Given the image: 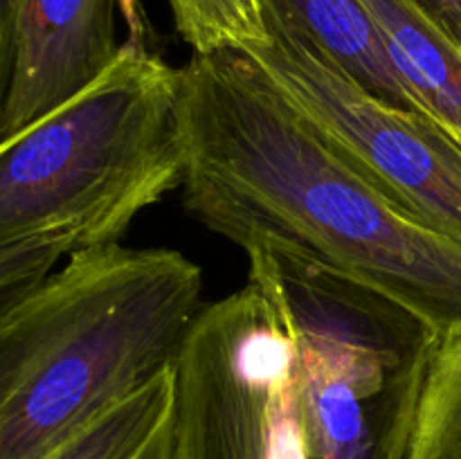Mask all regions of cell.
<instances>
[{"instance_id": "1", "label": "cell", "mask_w": 461, "mask_h": 459, "mask_svg": "<svg viewBox=\"0 0 461 459\" xmlns=\"http://www.w3.org/2000/svg\"><path fill=\"white\" fill-rule=\"evenodd\" d=\"M183 205L237 243L372 288L435 333L461 328V243L333 151L237 50L180 68Z\"/></svg>"}, {"instance_id": "2", "label": "cell", "mask_w": 461, "mask_h": 459, "mask_svg": "<svg viewBox=\"0 0 461 459\" xmlns=\"http://www.w3.org/2000/svg\"><path fill=\"white\" fill-rule=\"evenodd\" d=\"M201 297L178 250L72 252L0 320V459H43L169 369Z\"/></svg>"}, {"instance_id": "3", "label": "cell", "mask_w": 461, "mask_h": 459, "mask_svg": "<svg viewBox=\"0 0 461 459\" xmlns=\"http://www.w3.org/2000/svg\"><path fill=\"white\" fill-rule=\"evenodd\" d=\"M180 68L129 32L95 84L0 144V243L75 230L115 246L144 210L183 184Z\"/></svg>"}, {"instance_id": "4", "label": "cell", "mask_w": 461, "mask_h": 459, "mask_svg": "<svg viewBox=\"0 0 461 459\" xmlns=\"http://www.w3.org/2000/svg\"><path fill=\"white\" fill-rule=\"evenodd\" d=\"M295 345L311 459H392L414 372L435 331L390 297L309 261L248 250Z\"/></svg>"}, {"instance_id": "5", "label": "cell", "mask_w": 461, "mask_h": 459, "mask_svg": "<svg viewBox=\"0 0 461 459\" xmlns=\"http://www.w3.org/2000/svg\"><path fill=\"white\" fill-rule=\"evenodd\" d=\"M171 374L176 459H311L295 345L255 282L198 310Z\"/></svg>"}, {"instance_id": "6", "label": "cell", "mask_w": 461, "mask_h": 459, "mask_svg": "<svg viewBox=\"0 0 461 459\" xmlns=\"http://www.w3.org/2000/svg\"><path fill=\"white\" fill-rule=\"evenodd\" d=\"M264 18L270 39L237 52L401 210L461 243V147L426 117L360 88L286 16L264 7Z\"/></svg>"}, {"instance_id": "7", "label": "cell", "mask_w": 461, "mask_h": 459, "mask_svg": "<svg viewBox=\"0 0 461 459\" xmlns=\"http://www.w3.org/2000/svg\"><path fill=\"white\" fill-rule=\"evenodd\" d=\"M117 14L129 32H147L140 0H16L3 142L70 102L113 66L122 48Z\"/></svg>"}, {"instance_id": "8", "label": "cell", "mask_w": 461, "mask_h": 459, "mask_svg": "<svg viewBox=\"0 0 461 459\" xmlns=\"http://www.w3.org/2000/svg\"><path fill=\"white\" fill-rule=\"evenodd\" d=\"M417 111L461 147V50L412 0H363Z\"/></svg>"}, {"instance_id": "9", "label": "cell", "mask_w": 461, "mask_h": 459, "mask_svg": "<svg viewBox=\"0 0 461 459\" xmlns=\"http://www.w3.org/2000/svg\"><path fill=\"white\" fill-rule=\"evenodd\" d=\"M261 4L300 27L360 88L390 106L421 115L392 68L363 0H261Z\"/></svg>"}, {"instance_id": "10", "label": "cell", "mask_w": 461, "mask_h": 459, "mask_svg": "<svg viewBox=\"0 0 461 459\" xmlns=\"http://www.w3.org/2000/svg\"><path fill=\"white\" fill-rule=\"evenodd\" d=\"M394 459H461V328L428 340Z\"/></svg>"}, {"instance_id": "11", "label": "cell", "mask_w": 461, "mask_h": 459, "mask_svg": "<svg viewBox=\"0 0 461 459\" xmlns=\"http://www.w3.org/2000/svg\"><path fill=\"white\" fill-rule=\"evenodd\" d=\"M171 367L113 405L43 459H176Z\"/></svg>"}, {"instance_id": "12", "label": "cell", "mask_w": 461, "mask_h": 459, "mask_svg": "<svg viewBox=\"0 0 461 459\" xmlns=\"http://www.w3.org/2000/svg\"><path fill=\"white\" fill-rule=\"evenodd\" d=\"M192 54L241 50L270 39L261 0H165Z\"/></svg>"}, {"instance_id": "13", "label": "cell", "mask_w": 461, "mask_h": 459, "mask_svg": "<svg viewBox=\"0 0 461 459\" xmlns=\"http://www.w3.org/2000/svg\"><path fill=\"white\" fill-rule=\"evenodd\" d=\"M79 246L75 230H45L0 243V320Z\"/></svg>"}, {"instance_id": "14", "label": "cell", "mask_w": 461, "mask_h": 459, "mask_svg": "<svg viewBox=\"0 0 461 459\" xmlns=\"http://www.w3.org/2000/svg\"><path fill=\"white\" fill-rule=\"evenodd\" d=\"M14 9H16V0H0V142H3L5 106H7L9 79H12Z\"/></svg>"}, {"instance_id": "15", "label": "cell", "mask_w": 461, "mask_h": 459, "mask_svg": "<svg viewBox=\"0 0 461 459\" xmlns=\"http://www.w3.org/2000/svg\"><path fill=\"white\" fill-rule=\"evenodd\" d=\"M461 50V0H412Z\"/></svg>"}]
</instances>
